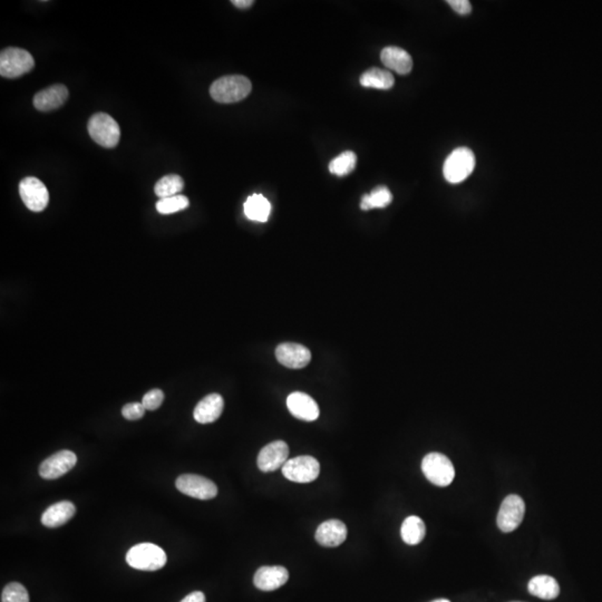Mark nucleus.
Returning a JSON list of instances; mask_svg holds the SVG:
<instances>
[{
	"instance_id": "nucleus-1",
	"label": "nucleus",
	"mask_w": 602,
	"mask_h": 602,
	"mask_svg": "<svg viewBox=\"0 0 602 602\" xmlns=\"http://www.w3.org/2000/svg\"><path fill=\"white\" fill-rule=\"evenodd\" d=\"M251 90V82L246 76L229 75L216 80L211 85L210 95L216 102L230 104L246 99Z\"/></svg>"
},
{
	"instance_id": "nucleus-2",
	"label": "nucleus",
	"mask_w": 602,
	"mask_h": 602,
	"mask_svg": "<svg viewBox=\"0 0 602 602\" xmlns=\"http://www.w3.org/2000/svg\"><path fill=\"white\" fill-rule=\"evenodd\" d=\"M164 550L153 543H140L130 549L126 562L130 567L141 571H156L167 564Z\"/></svg>"
},
{
	"instance_id": "nucleus-3",
	"label": "nucleus",
	"mask_w": 602,
	"mask_h": 602,
	"mask_svg": "<svg viewBox=\"0 0 602 602\" xmlns=\"http://www.w3.org/2000/svg\"><path fill=\"white\" fill-rule=\"evenodd\" d=\"M475 155L468 148H455L444 162L443 174L447 182L461 183L474 171Z\"/></svg>"
},
{
	"instance_id": "nucleus-4",
	"label": "nucleus",
	"mask_w": 602,
	"mask_h": 602,
	"mask_svg": "<svg viewBox=\"0 0 602 602\" xmlns=\"http://www.w3.org/2000/svg\"><path fill=\"white\" fill-rule=\"evenodd\" d=\"M88 129L92 140L103 148H115L120 142V126L106 113H97L92 116L88 120Z\"/></svg>"
},
{
	"instance_id": "nucleus-5",
	"label": "nucleus",
	"mask_w": 602,
	"mask_h": 602,
	"mask_svg": "<svg viewBox=\"0 0 602 602\" xmlns=\"http://www.w3.org/2000/svg\"><path fill=\"white\" fill-rule=\"evenodd\" d=\"M421 471L425 477L436 486H447L455 477L454 466L449 457L435 451L423 458Z\"/></svg>"
},
{
	"instance_id": "nucleus-6",
	"label": "nucleus",
	"mask_w": 602,
	"mask_h": 602,
	"mask_svg": "<svg viewBox=\"0 0 602 602\" xmlns=\"http://www.w3.org/2000/svg\"><path fill=\"white\" fill-rule=\"evenodd\" d=\"M34 66L33 56L22 48L9 47L0 54V75L6 78H17L27 74Z\"/></svg>"
},
{
	"instance_id": "nucleus-7",
	"label": "nucleus",
	"mask_w": 602,
	"mask_h": 602,
	"mask_svg": "<svg viewBox=\"0 0 602 602\" xmlns=\"http://www.w3.org/2000/svg\"><path fill=\"white\" fill-rule=\"evenodd\" d=\"M282 474L286 479L296 483H310L315 481L321 473V464L315 457L309 455L293 457L282 466Z\"/></svg>"
},
{
	"instance_id": "nucleus-8",
	"label": "nucleus",
	"mask_w": 602,
	"mask_h": 602,
	"mask_svg": "<svg viewBox=\"0 0 602 602\" xmlns=\"http://www.w3.org/2000/svg\"><path fill=\"white\" fill-rule=\"evenodd\" d=\"M524 514H526V504L522 498L515 494L507 496L502 502L498 513L496 523L498 528L504 533L514 531L522 522Z\"/></svg>"
},
{
	"instance_id": "nucleus-9",
	"label": "nucleus",
	"mask_w": 602,
	"mask_h": 602,
	"mask_svg": "<svg viewBox=\"0 0 602 602\" xmlns=\"http://www.w3.org/2000/svg\"><path fill=\"white\" fill-rule=\"evenodd\" d=\"M176 486L181 493L197 500H211L218 494L214 482L197 474H183L176 479Z\"/></svg>"
},
{
	"instance_id": "nucleus-10",
	"label": "nucleus",
	"mask_w": 602,
	"mask_h": 602,
	"mask_svg": "<svg viewBox=\"0 0 602 602\" xmlns=\"http://www.w3.org/2000/svg\"><path fill=\"white\" fill-rule=\"evenodd\" d=\"M20 195L22 202L33 212L44 211L50 202V192L41 180L34 176L22 180Z\"/></svg>"
},
{
	"instance_id": "nucleus-11",
	"label": "nucleus",
	"mask_w": 602,
	"mask_h": 602,
	"mask_svg": "<svg viewBox=\"0 0 602 602\" xmlns=\"http://www.w3.org/2000/svg\"><path fill=\"white\" fill-rule=\"evenodd\" d=\"M77 456L71 451H57L39 466V475L45 479H56L69 473L76 465Z\"/></svg>"
},
{
	"instance_id": "nucleus-12",
	"label": "nucleus",
	"mask_w": 602,
	"mask_h": 602,
	"mask_svg": "<svg viewBox=\"0 0 602 602\" xmlns=\"http://www.w3.org/2000/svg\"><path fill=\"white\" fill-rule=\"evenodd\" d=\"M289 456V447L284 441H274L261 449L258 455V468L261 472L270 473L285 465Z\"/></svg>"
},
{
	"instance_id": "nucleus-13",
	"label": "nucleus",
	"mask_w": 602,
	"mask_h": 602,
	"mask_svg": "<svg viewBox=\"0 0 602 602\" xmlns=\"http://www.w3.org/2000/svg\"><path fill=\"white\" fill-rule=\"evenodd\" d=\"M276 357L284 366L291 370H300L309 364L312 360V353L308 348L300 344L285 342L276 347Z\"/></svg>"
},
{
	"instance_id": "nucleus-14",
	"label": "nucleus",
	"mask_w": 602,
	"mask_h": 602,
	"mask_svg": "<svg viewBox=\"0 0 602 602\" xmlns=\"http://www.w3.org/2000/svg\"><path fill=\"white\" fill-rule=\"evenodd\" d=\"M288 410L296 419L314 421L319 417V407L316 400L308 394L295 391L287 398Z\"/></svg>"
},
{
	"instance_id": "nucleus-15",
	"label": "nucleus",
	"mask_w": 602,
	"mask_h": 602,
	"mask_svg": "<svg viewBox=\"0 0 602 602\" xmlns=\"http://www.w3.org/2000/svg\"><path fill=\"white\" fill-rule=\"evenodd\" d=\"M289 572L285 567H261L253 577L255 588L262 592H274L287 583Z\"/></svg>"
},
{
	"instance_id": "nucleus-16",
	"label": "nucleus",
	"mask_w": 602,
	"mask_h": 602,
	"mask_svg": "<svg viewBox=\"0 0 602 602\" xmlns=\"http://www.w3.org/2000/svg\"><path fill=\"white\" fill-rule=\"evenodd\" d=\"M316 541L323 547H336L347 539V526L340 520H328L318 526Z\"/></svg>"
},
{
	"instance_id": "nucleus-17",
	"label": "nucleus",
	"mask_w": 602,
	"mask_h": 602,
	"mask_svg": "<svg viewBox=\"0 0 602 602\" xmlns=\"http://www.w3.org/2000/svg\"><path fill=\"white\" fill-rule=\"evenodd\" d=\"M69 99V90L62 84L50 86L36 94L34 97V106L41 112L57 110L65 104Z\"/></svg>"
},
{
	"instance_id": "nucleus-18",
	"label": "nucleus",
	"mask_w": 602,
	"mask_h": 602,
	"mask_svg": "<svg viewBox=\"0 0 602 602\" xmlns=\"http://www.w3.org/2000/svg\"><path fill=\"white\" fill-rule=\"evenodd\" d=\"M223 407H225V402L221 395L210 394L197 402L193 412V416L200 424L214 423L221 416Z\"/></svg>"
},
{
	"instance_id": "nucleus-19",
	"label": "nucleus",
	"mask_w": 602,
	"mask_h": 602,
	"mask_svg": "<svg viewBox=\"0 0 602 602\" xmlns=\"http://www.w3.org/2000/svg\"><path fill=\"white\" fill-rule=\"evenodd\" d=\"M76 513V507L69 501H60L45 510L41 515V523L46 528H59L69 522Z\"/></svg>"
},
{
	"instance_id": "nucleus-20",
	"label": "nucleus",
	"mask_w": 602,
	"mask_h": 602,
	"mask_svg": "<svg viewBox=\"0 0 602 602\" xmlns=\"http://www.w3.org/2000/svg\"><path fill=\"white\" fill-rule=\"evenodd\" d=\"M381 59L387 69L398 74L406 75L413 69V59L406 50L400 47H386L382 50Z\"/></svg>"
},
{
	"instance_id": "nucleus-21",
	"label": "nucleus",
	"mask_w": 602,
	"mask_h": 602,
	"mask_svg": "<svg viewBox=\"0 0 602 602\" xmlns=\"http://www.w3.org/2000/svg\"><path fill=\"white\" fill-rule=\"evenodd\" d=\"M528 590L534 597L543 600L556 599L560 594L559 583L550 575H542L532 578L528 582Z\"/></svg>"
},
{
	"instance_id": "nucleus-22",
	"label": "nucleus",
	"mask_w": 602,
	"mask_h": 602,
	"mask_svg": "<svg viewBox=\"0 0 602 602\" xmlns=\"http://www.w3.org/2000/svg\"><path fill=\"white\" fill-rule=\"evenodd\" d=\"M426 534L424 521L416 515L406 517L400 528L402 541L408 545H416L423 541Z\"/></svg>"
},
{
	"instance_id": "nucleus-23",
	"label": "nucleus",
	"mask_w": 602,
	"mask_h": 602,
	"mask_svg": "<svg viewBox=\"0 0 602 602\" xmlns=\"http://www.w3.org/2000/svg\"><path fill=\"white\" fill-rule=\"evenodd\" d=\"M270 212V202L263 195H252L244 203V214L251 221L267 222Z\"/></svg>"
},
{
	"instance_id": "nucleus-24",
	"label": "nucleus",
	"mask_w": 602,
	"mask_h": 602,
	"mask_svg": "<svg viewBox=\"0 0 602 602\" xmlns=\"http://www.w3.org/2000/svg\"><path fill=\"white\" fill-rule=\"evenodd\" d=\"M359 82L364 88L389 90L394 86L395 80L388 71L374 67L361 74Z\"/></svg>"
},
{
	"instance_id": "nucleus-25",
	"label": "nucleus",
	"mask_w": 602,
	"mask_h": 602,
	"mask_svg": "<svg viewBox=\"0 0 602 602\" xmlns=\"http://www.w3.org/2000/svg\"><path fill=\"white\" fill-rule=\"evenodd\" d=\"M391 200H393V195L386 186H377L370 192V195H365L361 197L360 209L368 211L372 209L386 208L391 204Z\"/></svg>"
},
{
	"instance_id": "nucleus-26",
	"label": "nucleus",
	"mask_w": 602,
	"mask_h": 602,
	"mask_svg": "<svg viewBox=\"0 0 602 602\" xmlns=\"http://www.w3.org/2000/svg\"><path fill=\"white\" fill-rule=\"evenodd\" d=\"M184 189V181L180 176L169 174L156 182L154 192L160 199L174 197Z\"/></svg>"
},
{
	"instance_id": "nucleus-27",
	"label": "nucleus",
	"mask_w": 602,
	"mask_h": 602,
	"mask_svg": "<svg viewBox=\"0 0 602 602\" xmlns=\"http://www.w3.org/2000/svg\"><path fill=\"white\" fill-rule=\"evenodd\" d=\"M357 156L351 150L342 152L329 164V171L337 176H348L356 167Z\"/></svg>"
},
{
	"instance_id": "nucleus-28",
	"label": "nucleus",
	"mask_w": 602,
	"mask_h": 602,
	"mask_svg": "<svg viewBox=\"0 0 602 602\" xmlns=\"http://www.w3.org/2000/svg\"><path fill=\"white\" fill-rule=\"evenodd\" d=\"M189 199L184 195H174V197L160 199L156 203V210L161 214H172L184 210L189 206Z\"/></svg>"
},
{
	"instance_id": "nucleus-29",
	"label": "nucleus",
	"mask_w": 602,
	"mask_h": 602,
	"mask_svg": "<svg viewBox=\"0 0 602 602\" xmlns=\"http://www.w3.org/2000/svg\"><path fill=\"white\" fill-rule=\"evenodd\" d=\"M1 602H29V594L20 583L10 582L1 592Z\"/></svg>"
},
{
	"instance_id": "nucleus-30",
	"label": "nucleus",
	"mask_w": 602,
	"mask_h": 602,
	"mask_svg": "<svg viewBox=\"0 0 602 602\" xmlns=\"http://www.w3.org/2000/svg\"><path fill=\"white\" fill-rule=\"evenodd\" d=\"M164 400V393L161 389H152L143 396L142 404L146 411H155Z\"/></svg>"
},
{
	"instance_id": "nucleus-31",
	"label": "nucleus",
	"mask_w": 602,
	"mask_h": 602,
	"mask_svg": "<svg viewBox=\"0 0 602 602\" xmlns=\"http://www.w3.org/2000/svg\"><path fill=\"white\" fill-rule=\"evenodd\" d=\"M146 411V407L143 406L142 402H130V404H126L124 406L123 410H122V415H123L124 419H129V421H137V419L144 416Z\"/></svg>"
},
{
	"instance_id": "nucleus-32",
	"label": "nucleus",
	"mask_w": 602,
	"mask_h": 602,
	"mask_svg": "<svg viewBox=\"0 0 602 602\" xmlns=\"http://www.w3.org/2000/svg\"><path fill=\"white\" fill-rule=\"evenodd\" d=\"M447 4L458 15H468L472 11L471 3L468 0H449Z\"/></svg>"
},
{
	"instance_id": "nucleus-33",
	"label": "nucleus",
	"mask_w": 602,
	"mask_h": 602,
	"mask_svg": "<svg viewBox=\"0 0 602 602\" xmlns=\"http://www.w3.org/2000/svg\"><path fill=\"white\" fill-rule=\"evenodd\" d=\"M181 602H206V596L201 592H195L188 594Z\"/></svg>"
},
{
	"instance_id": "nucleus-34",
	"label": "nucleus",
	"mask_w": 602,
	"mask_h": 602,
	"mask_svg": "<svg viewBox=\"0 0 602 602\" xmlns=\"http://www.w3.org/2000/svg\"><path fill=\"white\" fill-rule=\"evenodd\" d=\"M231 3L236 6L237 8L240 9L250 8L253 5L252 0H233Z\"/></svg>"
},
{
	"instance_id": "nucleus-35",
	"label": "nucleus",
	"mask_w": 602,
	"mask_h": 602,
	"mask_svg": "<svg viewBox=\"0 0 602 602\" xmlns=\"http://www.w3.org/2000/svg\"><path fill=\"white\" fill-rule=\"evenodd\" d=\"M432 602H451V601H449V600H447V599H438V600H435V601H432Z\"/></svg>"
},
{
	"instance_id": "nucleus-36",
	"label": "nucleus",
	"mask_w": 602,
	"mask_h": 602,
	"mask_svg": "<svg viewBox=\"0 0 602 602\" xmlns=\"http://www.w3.org/2000/svg\"><path fill=\"white\" fill-rule=\"evenodd\" d=\"M515 602H517V601H515Z\"/></svg>"
}]
</instances>
